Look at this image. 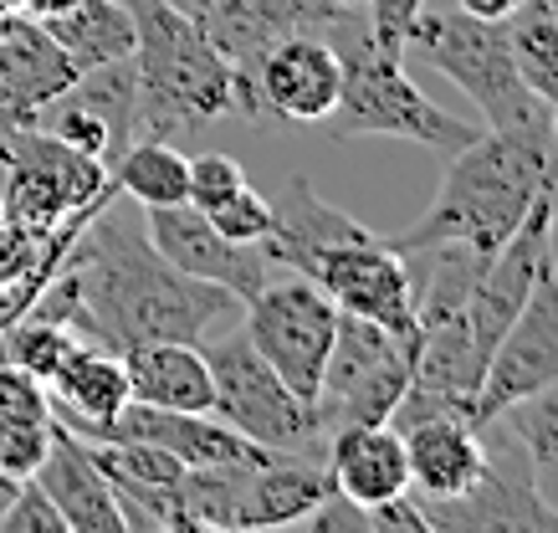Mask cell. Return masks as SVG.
I'll use <instances>...</instances> for the list:
<instances>
[{
  "label": "cell",
  "mask_w": 558,
  "mask_h": 533,
  "mask_svg": "<svg viewBox=\"0 0 558 533\" xmlns=\"http://www.w3.org/2000/svg\"><path fill=\"white\" fill-rule=\"evenodd\" d=\"M210 216V226H216L226 241H241V246H262L267 241V231H271V201L267 195H256L252 190V180L226 201V206H216V210H205Z\"/></svg>",
  "instance_id": "cell-27"
},
{
  "label": "cell",
  "mask_w": 558,
  "mask_h": 533,
  "mask_svg": "<svg viewBox=\"0 0 558 533\" xmlns=\"http://www.w3.org/2000/svg\"><path fill=\"white\" fill-rule=\"evenodd\" d=\"M144 231H149L154 252L165 262H174L180 272L201 277V282H216L226 293H236L241 303L252 293H262L271 277H277V262L267 257V246H241V241H226L210 226L205 210L185 206H154L144 210Z\"/></svg>",
  "instance_id": "cell-13"
},
{
  "label": "cell",
  "mask_w": 558,
  "mask_h": 533,
  "mask_svg": "<svg viewBox=\"0 0 558 533\" xmlns=\"http://www.w3.org/2000/svg\"><path fill=\"white\" fill-rule=\"evenodd\" d=\"M47 396H51V421H62V426L77 431V436H98V431L129 405L123 360L113 349L77 339L68 364L51 375Z\"/></svg>",
  "instance_id": "cell-20"
},
{
  "label": "cell",
  "mask_w": 558,
  "mask_h": 533,
  "mask_svg": "<svg viewBox=\"0 0 558 533\" xmlns=\"http://www.w3.org/2000/svg\"><path fill=\"white\" fill-rule=\"evenodd\" d=\"M241 334L298 396L313 400L333 334H339V303L298 272L271 277L262 293L241 303Z\"/></svg>",
  "instance_id": "cell-9"
},
{
  "label": "cell",
  "mask_w": 558,
  "mask_h": 533,
  "mask_svg": "<svg viewBox=\"0 0 558 533\" xmlns=\"http://www.w3.org/2000/svg\"><path fill=\"white\" fill-rule=\"evenodd\" d=\"M51 421H0V472L5 477H36V467L47 462Z\"/></svg>",
  "instance_id": "cell-29"
},
{
  "label": "cell",
  "mask_w": 558,
  "mask_h": 533,
  "mask_svg": "<svg viewBox=\"0 0 558 533\" xmlns=\"http://www.w3.org/2000/svg\"><path fill=\"white\" fill-rule=\"evenodd\" d=\"M5 246H11V226H5V206H0V262H5Z\"/></svg>",
  "instance_id": "cell-36"
},
{
  "label": "cell",
  "mask_w": 558,
  "mask_h": 533,
  "mask_svg": "<svg viewBox=\"0 0 558 533\" xmlns=\"http://www.w3.org/2000/svg\"><path fill=\"white\" fill-rule=\"evenodd\" d=\"M554 379H558V262L533 282L527 303L518 308L508 334L487 354V370H482V385H476L482 426H492L502 405L533 396V390L554 385Z\"/></svg>",
  "instance_id": "cell-11"
},
{
  "label": "cell",
  "mask_w": 558,
  "mask_h": 533,
  "mask_svg": "<svg viewBox=\"0 0 558 533\" xmlns=\"http://www.w3.org/2000/svg\"><path fill=\"white\" fill-rule=\"evenodd\" d=\"M129 375V400L159 405V411H216V385L201 344H134L119 354Z\"/></svg>",
  "instance_id": "cell-21"
},
{
  "label": "cell",
  "mask_w": 558,
  "mask_h": 533,
  "mask_svg": "<svg viewBox=\"0 0 558 533\" xmlns=\"http://www.w3.org/2000/svg\"><path fill=\"white\" fill-rule=\"evenodd\" d=\"M333 493L359 502L364 513L379 502L410 493V462H405V436L379 421V426H339L328 431V451H323Z\"/></svg>",
  "instance_id": "cell-17"
},
{
  "label": "cell",
  "mask_w": 558,
  "mask_h": 533,
  "mask_svg": "<svg viewBox=\"0 0 558 533\" xmlns=\"http://www.w3.org/2000/svg\"><path fill=\"white\" fill-rule=\"evenodd\" d=\"M72 349H77V334H72V328L32 313V318H11L5 339H0V360L21 364L26 375H36L41 385H51V375L68 364Z\"/></svg>",
  "instance_id": "cell-26"
},
{
  "label": "cell",
  "mask_w": 558,
  "mask_h": 533,
  "mask_svg": "<svg viewBox=\"0 0 558 533\" xmlns=\"http://www.w3.org/2000/svg\"><path fill=\"white\" fill-rule=\"evenodd\" d=\"M0 533H68V523L57 513V502L41 493V482L26 477L16 487L11 508H5V518H0Z\"/></svg>",
  "instance_id": "cell-31"
},
{
  "label": "cell",
  "mask_w": 558,
  "mask_h": 533,
  "mask_svg": "<svg viewBox=\"0 0 558 533\" xmlns=\"http://www.w3.org/2000/svg\"><path fill=\"white\" fill-rule=\"evenodd\" d=\"M134 11L138 134L165 144H201L231 108L252 113V93L216 41L174 0H129Z\"/></svg>",
  "instance_id": "cell-3"
},
{
  "label": "cell",
  "mask_w": 558,
  "mask_h": 533,
  "mask_svg": "<svg viewBox=\"0 0 558 533\" xmlns=\"http://www.w3.org/2000/svg\"><path fill=\"white\" fill-rule=\"evenodd\" d=\"M405 436L410 462V493L415 498H457L487 472V447L472 421L461 415H421L410 426H395Z\"/></svg>",
  "instance_id": "cell-18"
},
{
  "label": "cell",
  "mask_w": 558,
  "mask_h": 533,
  "mask_svg": "<svg viewBox=\"0 0 558 533\" xmlns=\"http://www.w3.org/2000/svg\"><path fill=\"white\" fill-rule=\"evenodd\" d=\"M83 72L57 36L26 11H11L0 26V138L16 129H36L41 108L57 104Z\"/></svg>",
  "instance_id": "cell-14"
},
{
  "label": "cell",
  "mask_w": 558,
  "mask_h": 533,
  "mask_svg": "<svg viewBox=\"0 0 558 533\" xmlns=\"http://www.w3.org/2000/svg\"><path fill=\"white\" fill-rule=\"evenodd\" d=\"M415 354H421V339L395 334L385 324H369V318H354V313H339V334H333L318 396H313L323 436L339 426H379V421H389L410 390Z\"/></svg>",
  "instance_id": "cell-6"
},
{
  "label": "cell",
  "mask_w": 558,
  "mask_h": 533,
  "mask_svg": "<svg viewBox=\"0 0 558 533\" xmlns=\"http://www.w3.org/2000/svg\"><path fill=\"white\" fill-rule=\"evenodd\" d=\"M410 52L446 72L482 108L487 129H518V123L548 113V104H538L512 68L502 21H482L466 11H421L405 36V57Z\"/></svg>",
  "instance_id": "cell-5"
},
{
  "label": "cell",
  "mask_w": 558,
  "mask_h": 533,
  "mask_svg": "<svg viewBox=\"0 0 558 533\" xmlns=\"http://www.w3.org/2000/svg\"><path fill=\"white\" fill-rule=\"evenodd\" d=\"M16 487H21L16 477H5V472H0V518H5V508H11V498H16Z\"/></svg>",
  "instance_id": "cell-35"
},
{
  "label": "cell",
  "mask_w": 558,
  "mask_h": 533,
  "mask_svg": "<svg viewBox=\"0 0 558 533\" xmlns=\"http://www.w3.org/2000/svg\"><path fill=\"white\" fill-rule=\"evenodd\" d=\"M502 26H508L512 68L527 83V93L538 104H554L558 98V11L548 0H523Z\"/></svg>",
  "instance_id": "cell-25"
},
{
  "label": "cell",
  "mask_w": 558,
  "mask_h": 533,
  "mask_svg": "<svg viewBox=\"0 0 558 533\" xmlns=\"http://www.w3.org/2000/svg\"><path fill=\"white\" fill-rule=\"evenodd\" d=\"M548 123H554V138H558V98L548 104Z\"/></svg>",
  "instance_id": "cell-37"
},
{
  "label": "cell",
  "mask_w": 558,
  "mask_h": 533,
  "mask_svg": "<svg viewBox=\"0 0 558 533\" xmlns=\"http://www.w3.org/2000/svg\"><path fill=\"white\" fill-rule=\"evenodd\" d=\"M518 5H523V0H457V11H466V16H482V21H508Z\"/></svg>",
  "instance_id": "cell-33"
},
{
  "label": "cell",
  "mask_w": 558,
  "mask_h": 533,
  "mask_svg": "<svg viewBox=\"0 0 558 533\" xmlns=\"http://www.w3.org/2000/svg\"><path fill=\"white\" fill-rule=\"evenodd\" d=\"M369 226L354 221L349 210H339L333 201H323L307 174H292L282 195L271 201V231H267V257L282 267V272H303L307 262L318 257L323 246L349 237H364Z\"/></svg>",
  "instance_id": "cell-19"
},
{
  "label": "cell",
  "mask_w": 558,
  "mask_h": 533,
  "mask_svg": "<svg viewBox=\"0 0 558 533\" xmlns=\"http://www.w3.org/2000/svg\"><path fill=\"white\" fill-rule=\"evenodd\" d=\"M205 364H210V385H216V415L226 426H236L241 436H252L262 447L277 451H303L313 457V441H323L318 411L313 400H303L288 379L277 375L262 354L252 349L246 334H216L201 344Z\"/></svg>",
  "instance_id": "cell-8"
},
{
  "label": "cell",
  "mask_w": 558,
  "mask_h": 533,
  "mask_svg": "<svg viewBox=\"0 0 558 533\" xmlns=\"http://www.w3.org/2000/svg\"><path fill=\"white\" fill-rule=\"evenodd\" d=\"M77 0H16V11H26V16L36 21H51V16H62V11H72Z\"/></svg>",
  "instance_id": "cell-34"
},
{
  "label": "cell",
  "mask_w": 558,
  "mask_h": 533,
  "mask_svg": "<svg viewBox=\"0 0 558 533\" xmlns=\"http://www.w3.org/2000/svg\"><path fill=\"white\" fill-rule=\"evenodd\" d=\"M298 277L318 282L323 293L339 303V313H354V318H369V324H385V328H395V334L421 339L410 262L389 246V237L364 231V237L333 241V246H323Z\"/></svg>",
  "instance_id": "cell-10"
},
{
  "label": "cell",
  "mask_w": 558,
  "mask_h": 533,
  "mask_svg": "<svg viewBox=\"0 0 558 533\" xmlns=\"http://www.w3.org/2000/svg\"><path fill=\"white\" fill-rule=\"evenodd\" d=\"M554 210H558V206H554Z\"/></svg>",
  "instance_id": "cell-41"
},
{
  "label": "cell",
  "mask_w": 558,
  "mask_h": 533,
  "mask_svg": "<svg viewBox=\"0 0 558 533\" xmlns=\"http://www.w3.org/2000/svg\"><path fill=\"white\" fill-rule=\"evenodd\" d=\"M0 165H5V226L16 237L41 241L47 231L98 210L102 201H113L108 185V165L83 149L62 144L47 129H16L0 138Z\"/></svg>",
  "instance_id": "cell-7"
},
{
  "label": "cell",
  "mask_w": 558,
  "mask_h": 533,
  "mask_svg": "<svg viewBox=\"0 0 558 533\" xmlns=\"http://www.w3.org/2000/svg\"><path fill=\"white\" fill-rule=\"evenodd\" d=\"M11 5H16V0H11Z\"/></svg>",
  "instance_id": "cell-40"
},
{
  "label": "cell",
  "mask_w": 558,
  "mask_h": 533,
  "mask_svg": "<svg viewBox=\"0 0 558 533\" xmlns=\"http://www.w3.org/2000/svg\"><path fill=\"white\" fill-rule=\"evenodd\" d=\"M364 11H369V36L385 47V52L405 57V36L415 26V16L425 11V0H364Z\"/></svg>",
  "instance_id": "cell-32"
},
{
  "label": "cell",
  "mask_w": 558,
  "mask_h": 533,
  "mask_svg": "<svg viewBox=\"0 0 558 533\" xmlns=\"http://www.w3.org/2000/svg\"><path fill=\"white\" fill-rule=\"evenodd\" d=\"M57 47L77 62V72H93L102 62H119V57H134V11L129 0H77L72 11L41 21Z\"/></svg>",
  "instance_id": "cell-22"
},
{
  "label": "cell",
  "mask_w": 558,
  "mask_h": 533,
  "mask_svg": "<svg viewBox=\"0 0 558 533\" xmlns=\"http://www.w3.org/2000/svg\"><path fill=\"white\" fill-rule=\"evenodd\" d=\"M0 421H51L47 385L11 360H0Z\"/></svg>",
  "instance_id": "cell-30"
},
{
  "label": "cell",
  "mask_w": 558,
  "mask_h": 533,
  "mask_svg": "<svg viewBox=\"0 0 558 533\" xmlns=\"http://www.w3.org/2000/svg\"><path fill=\"white\" fill-rule=\"evenodd\" d=\"M328 36H339V62H343V83H339V104L323 119V129L333 138H405L436 155H457L466 149L482 129L476 123L451 119L446 108H436L421 87L410 83L405 57L385 52L369 36V21H359L354 11H343Z\"/></svg>",
  "instance_id": "cell-4"
},
{
  "label": "cell",
  "mask_w": 558,
  "mask_h": 533,
  "mask_svg": "<svg viewBox=\"0 0 558 533\" xmlns=\"http://www.w3.org/2000/svg\"><path fill=\"white\" fill-rule=\"evenodd\" d=\"M343 62L339 47L323 32H288L277 36L252 68L256 119L277 123H323L339 104Z\"/></svg>",
  "instance_id": "cell-12"
},
{
  "label": "cell",
  "mask_w": 558,
  "mask_h": 533,
  "mask_svg": "<svg viewBox=\"0 0 558 533\" xmlns=\"http://www.w3.org/2000/svg\"><path fill=\"white\" fill-rule=\"evenodd\" d=\"M497 421L518 436L533 493H538L548 508H558V379L543 385V390H533V396L512 400V405H502Z\"/></svg>",
  "instance_id": "cell-24"
},
{
  "label": "cell",
  "mask_w": 558,
  "mask_h": 533,
  "mask_svg": "<svg viewBox=\"0 0 558 533\" xmlns=\"http://www.w3.org/2000/svg\"><path fill=\"white\" fill-rule=\"evenodd\" d=\"M11 11H16V5H11V0H0V26H5V16H11Z\"/></svg>",
  "instance_id": "cell-38"
},
{
  "label": "cell",
  "mask_w": 558,
  "mask_h": 533,
  "mask_svg": "<svg viewBox=\"0 0 558 533\" xmlns=\"http://www.w3.org/2000/svg\"><path fill=\"white\" fill-rule=\"evenodd\" d=\"M108 185H113V195H129V201L144 210L185 206L190 155L180 144H165V138H138V144H129V149L108 165Z\"/></svg>",
  "instance_id": "cell-23"
},
{
  "label": "cell",
  "mask_w": 558,
  "mask_h": 533,
  "mask_svg": "<svg viewBox=\"0 0 558 533\" xmlns=\"http://www.w3.org/2000/svg\"><path fill=\"white\" fill-rule=\"evenodd\" d=\"M430 533H554L558 508L533 493L527 477L487 462V472L457 498H415Z\"/></svg>",
  "instance_id": "cell-15"
},
{
  "label": "cell",
  "mask_w": 558,
  "mask_h": 533,
  "mask_svg": "<svg viewBox=\"0 0 558 533\" xmlns=\"http://www.w3.org/2000/svg\"><path fill=\"white\" fill-rule=\"evenodd\" d=\"M108 206L77 226V237L68 241L72 252H62L57 282L32 298L41 318L113 354L159 339L205 344L226 324H241L236 293L180 272L154 252L144 221H129V210Z\"/></svg>",
  "instance_id": "cell-1"
},
{
  "label": "cell",
  "mask_w": 558,
  "mask_h": 533,
  "mask_svg": "<svg viewBox=\"0 0 558 533\" xmlns=\"http://www.w3.org/2000/svg\"><path fill=\"white\" fill-rule=\"evenodd\" d=\"M339 5H354V11H359V5H364V0H339Z\"/></svg>",
  "instance_id": "cell-39"
},
{
  "label": "cell",
  "mask_w": 558,
  "mask_h": 533,
  "mask_svg": "<svg viewBox=\"0 0 558 533\" xmlns=\"http://www.w3.org/2000/svg\"><path fill=\"white\" fill-rule=\"evenodd\" d=\"M246 185V170H241L231 155H220V149H205V155L190 159V190H185V201L195 210H216L226 206L236 190Z\"/></svg>",
  "instance_id": "cell-28"
},
{
  "label": "cell",
  "mask_w": 558,
  "mask_h": 533,
  "mask_svg": "<svg viewBox=\"0 0 558 533\" xmlns=\"http://www.w3.org/2000/svg\"><path fill=\"white\" fill-rule=\"evenodd\" d=\"M446 159L451 165H446L436 201L405 231L389 237L400 257L425 252V246L497 252L512 237V226L533 210V201L558 185V138L548 113L518 129H482L466 149Z\"/></svg>",
  "instance_id": "cell-2"
},
{
  "label": "cell",
  "mask_w": 558,
  "mask_h": 533,
  "mask_svg": "<svg viewBox=\"0 0 558 533\" xmlns=\"http://www.w3.org/2000/svg\"><path fill=\"white\" fill-rule=\"evenodd\" d=\"M36 482L57 502L68 533H129L123 508L113 498L108 477H102V467L93 462L83 436L68 431L62 421H51V447H47V462L36 467Z\"/></svg>",
  "instance_id": "cell-16"
}]
</instances>
